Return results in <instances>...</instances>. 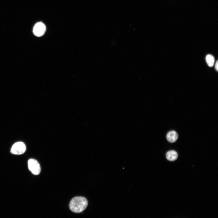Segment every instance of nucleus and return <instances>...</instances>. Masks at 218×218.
I'll return each mask as SVG.
<instances>
[{
	"label": "nucleus",
	"mask_w": 218,
	"mask_h": 218,
	"mask_svg": "<svg viewBox=\"0 0 218 218\" xmlns=\"http://www.w3.org/2000/svg\"><path fill=\"white\" fill-rule=\"evenodd\" d=\"M88 205V201L86 198L81 197H77L71 200L69 204V207L73 212L79 213L86 209Z\"/></svg>",
	"instance_id": "f257e3e1"
},
{
	"label": "nucleus",
	"mask_w": 218,
	"mask_h": 218,
	"mask_svg": "<svg viewBox=\"0 0 218 218\" xmlns=\"http://www.w3.org/2000/svg\"><path fill=\"white\" fill-rule=\"evenodd\" d=\"M26 150V147L25 144L22 142H18L13 145L11 152L13 154L19 155L24 154Z\"/></svg>",
	"instance_id": "f03ea898"
},
{
	"label": "nucleus",
	"mask_w": 218,
	"mask_h": 218,
	"mask_svg": "<svg viewBox=\"0 0 218 218\" xmlns=\"http://www.w3.org/2000/svg\"><path fill=\"white\" fill-rule=\"evenodd\" d=\"M29 170L34 174L38 175L41 172V167L38 161L33 159H30L28 161Z\"/></svg>",
	"instance_id": "7ed1b4c3"
},
{
	"label": "nucleus",
	"mask_w": 218,
	"mask_h": 218,
	"mask_svg": "<svg viewBox=\"0 0 218 218\" xmlns=\"http://www.w3.org/2000/svg\"><path fill=\"white\" fill-rule=\"evenodd\" d=\"M46 30V27L45 25L41 22H39L34 26L33 31L35 35L40 37L44 34Z\"/></svg>",
	"instance_id": "20e7f679"
},
{
	"label": "nucleus",
	"mask_w": 218,
	"mask_h": 218,
	"mask_svg": "<svg viewBox=\"0 0 218 218\" xmlns=\"http://www.w3.org/2000/svg\"><path fill=\"white\" fill-rule=\"evenodd\" d=\"M166 137L167 140L169 142L173 143L177 140L178 138V135L175 131L172 130L168 133Z\"/></svg>",
	"instance_id": "39448f33"
},
{
	"label": "nucleus",
	"mask_w": 218,
	"mask_h": 218,
	"mask_svg": "<svg viewBox=\"0 0 218 218\" xmlns=\"http://www.w3.org/2000/svg\"><path fill=\"white\" fill-rule=\"evenodd\" d=\"M166 157L168 160L170 161H174L177 159L178 154L174 150H170L167 153Z\"/></svg>",
	"instance_id": "423d86ee"
},
{
	"label": "nucleus",
	"mask_w": 218,
	"mask_h": 218,
	"mask_svg": "<svg viewBox=\"0 0 218 218\" xmlns=\"http://www.w3.org/2000/svg\"><path fill=\"white\" fill-rule=\"evenodd\" d=\"M206 62L210 67H212L215 62V58L213 56L210 54H207L206 57Z\"/></svg>",
	"instance_id": "0eeeda50"
},
{
	"label": "nucleus",
	"mask_w": 218,
	"mask_h": 218,
	"mask_svg": "<svg viewBox=\"0 0 218 218\" xmlns=\"http://www.w3.org/2000/svg\"><path fill=\"white\" fill-rule=\"evenodd\" d=\"M215 69L216 70L218 71V62L217 60L216 63V64L215 66Z\"/></svg>",
	"instance_id": "6e6552de"
}]
</instances>
